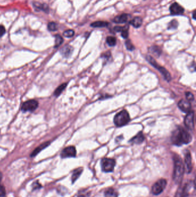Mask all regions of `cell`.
Wrapping results in <instances>:
<instances>
[{
    "label": "cell",
    "mask_w": 196,
    "mask_h": 197,
    "mask_svg": "<svg viewBox=\"0 0 196 197\" xmlns=\"http://www.w3.org/2000/svg\"><path fill=\"white\" fill-rule=\"evenodd\" d=\"M192 137L190 133L181 127H177L171 136L172 143L177 146L187 144L191 142Z\"/></svg>",
    "instance_id": "cell-1"
},
{
    "label": "cell",
    "mask_w": 196,
    "mask_h": 197,
    "mask_svg": "<svg viewBox=\"0 0 196 197\" xmlns=\"http://www.w3.org/2000/svg\"><path fill=\"white\" fill-rule=\"evenodd\" d=\"M173 160L174 170L173 174V179L176 184H181L185 172L184 164L181 157L176 154H175L173 156Z\"/></svg>",
    "instance_id": "cell-2"
},
{
    "label": "cell",
    "mask_w": 196,
    "mask_h": 197,
    "mask_svg": "<svg viewBox=\"0 0 196 197\" xmlns=\"http://www.w3.org/2000/svg\"><path fill=\"white\" fill-rule=\"evenodd\" d=\"M130 121V117L126 110L124 109L116 114L114 118V123L118 127L126 125Z\"/></svg>",
    "instance_id": "cell-3"
},
{
    "label": "cell",
    "mask_w": 196,
    "mask_h": 197,
    "mask_svg": "<svg viewBox=\"0 0 196 197\" xmlns=\"http://www.w3.org/2000/svg\"><path fill=\"white\" fill-rule=\"evenodd\" d=\"M147 60L151 65H152L154 68H155L161 72V73L163 75L164 79H165L166 80H167V81H170L171 79V75L170 73L166 70L165 68H163L161 66L159 65L153 57L151 56H147Z\"/></svg>",
    "instance_id": "cell-4"
},
{
    "label": "cell",
    "mask_w": 196,
    "mask_h": 197,
    "mask_svg": "<svg viewBox=\"0 0 196 197\" xmlns=\"http://www.w3.org/2000/svg\"><path fill=\"white\" fill-rule=\"evenodd\" d=\"M116 166V161L113 158H104L101 161L102 171L106 173L113 172Z\"/></svg>",
    "instance_id": "cell-5"
},
{
    "label": "cell",
    "mask_w": 196,
    "mask_h": 197,
    "mask_svg": "<svg viewBox=\"0 0 196 197\" xmlns=\"http://www.w3.org/2000/svg\"><path fill=\"white\" fill-rule=\"evenodd\" d=\"M167 186V181L165 179H161L155 182L152 187L151 192L153 195H158L161 194L165 189Z\"/></svg>",
    "instance_id": "cell-6"
},
{
    "label": "cell",
    "mask_w": 196,
    "mask_h": 197,
    "mask_svg": "<svg viewBox=\"0 0 196 197\" xmlns=\"http://www.w3.org/2000/svg\"><path fill=\"white\" fill-rule=\"evenodd\" d=\"M38 107V102L35 100H30L24 102L22 105V109L23 111H34Z\"/></svg>",
    "instance_id": "cell-7"
},
{
    "label": "cell",
    "mask_w": 196,
    "mask_h": 197,
    "mask_svg": "<svg viewBox=\"0 0 196 197\" xmlns=\"http://www.w3.org/2000/svg\"><path fill=\"white\" fill-rule=\"evenodd\" d=\"M185 170L187 174H190L193 170V166H192V156L190 153L189 150H186V152L185 153Z\"/></svg>",
    "instance_id": "cell-8"
},
{
    "label": "cell",
    "mask_w": 196,
    "mask_h": 197,
    "mask_svg": "<svg viewBox=\"0 0 196 197\" xmlns=\"http://www.w3.org/2000/svg\"><path fill=\"white\" fill-rule=\"evenodd\" d=\"M77 154L75 148L73 146L66 147L62 152L61 157L62 158H75Z\"/></svg>",
    "instance_id": "cell-9"
},
{
    "label": "cell",
    "mask_w": 196,
    "mask_h": 197,
    "mask_svg": "<svg viewBox=\"0 0 196 197\" xmlns=\"http://www.w3.org/2000/svg\"><path fill=\"white\" fill-rule=\"evenodd\" d=\"M184 124L187 129L192 130L194 128V113L190 111L186 115L184 119Z\"/></svg>",
    "instance_id": "cell-10"
},
{
    "label": "cell",
    "mask_w": 196,
    "mask_h": 197,
    "mask_svg": "<svg viewBox=\"0 0 196 197\" xmlns=\"http://www.w3.org/2000/svg\"><path fill=\"white\" fill-rule=\"evenodd\" d=\"M179 109L185 113H188L190 111L191 109V104L189 101L186 99H182L179 101L178 103Z\"/></svg>",
    "instance_id": "cell-11"
},
{
    "label": "cell",
    "mask_w": 196,
    "mask_h": 197,
    "mask_svg": "<svg viewBox=\"0 0 196 197\" xmlns=\"http://www.w3.org/2000/svg\"><path fill=\"white\" fill-rule=\"evenodd\" d=\"M170 11L173 15H181L184 12V9L179 4L174 2L170 6Z\"/></svg>",
    "instance_id": "cell-12"
},
{
    "label": "cell",
    "mask_w": 196,
    "mask_h": 197,
    "mask_svg": "<svg viewBox=\"0 0 196 197\" xmlns=\"http://www.w3.org/2000/svg\"><path fill=\"white\" fill-rule=\"evenodd\" d=\"M190 184L191 183H186L183 187L182 186L179 188L175 197H186L190 188Z\"/></svg>",
    "instance_id": "cell-13"
},
{
    "label": "cell",
    "mask_w": 196,
    "mask_h": 197,
    "mask_svg": "<svg viewBox=\"0 0 196 197\" xmlns=\"http://www.w3.org/2000/svg\"><path fill=\"white\" fill-rule=\"evenodd\" d=\"M144 139H145V138H144L143 133L142 131H140L138 134H137L134 137H133L132 139H131L130 142L133 144H140L144 141Z\"/></svg>",
    "instance_id": "cell-14"
},
{
    "label": "cell",
    "mask_w": 196,
    "mask_h": 197,
    "mask_svg": "<svg viewBox=\"0 0 196 197\" xmlns=\"http://www.w3.org/2000/svg\"><path fill=\"white\" fill-rule=\"evenodd\" d=\"M73 51V47H71L69 45H66L65 46H64L61 50L62 55L66 58L70 57V55L72 54Z\"/></svg>",
    "instance_id": "cell-15"
},
{
    "label": "cell",
    "mask_w": 196,
    "mask_h": 197,
    "mask_svg": "<svg viewBox=\"0 0 196 197\" xmlns=\"http://www.w3.org/2000/svg\"><path fill=\"white\" fill-rule=\"evenodd\" d=\"M127 20H128L127 14L126 13H123V14L116 16L115 18H114L113 22L115 23H118V24H122V23H126L127 22Z\"/></svg>",
    "instance_id": "cell-16"
},
{
    "label": "cell",
    "mask_w": 196,
    "mask_h": 197,
    "mask_svg": "<svg viewBox=\"0 0 196 197\" xmlns=\"http://www.w3.org/2000/svg\"><path fill=\"white\" fill-rule=\"evenodd\" d=\"M82 168H78L73 171L71 176V181L73 183H74V182L78 179L81 174L82 173Z\"/></svg>",
    "instance_id": "cell-17"
},
{
    "label": "cell",
    "mask_w": 196,
    "mask_h": 197,
    "mask_svg": "<svg viewBox=\"0 0 196 197\" xmlns=\"http://www.w3.org/2000/svg\"><path fill=\"white\" fill-rule=\"evenodd\" d=\"M143 20L140 17H135L132 20L130 21V23L135 28H139L142 25Z\"/></svg>",
    "instance_id": "cell-18"
},
{
    "label": "cell",
    "mask_w": 196,
    "mask_h": 197,
    "mask_svg": "<svg viewBox=\"0 0 196 197\" xmlns=\"http://www.w3.org/2000/svg\"><path fill=\"white\" fill-rule=\"evenodd\" d=\"M150 51L154 56H155L157 58L159 57L162 53L161 49L157 46H154L151 47L150 48Z\"/></svg>",
    "instance_id": "cell-19"
},
{
    "label": "cell",
    "mask_w": 196,
    "mask_h": 197,
    "mask_svg": "<svg viewBox=\"0 0 196 197\" xmlns=\"http://www.w3.org/2000/svg\"><path fill=\"white\" fill-rule=\"evenodd\" d=\"M49 145H50L49 142H47L44 143L43 144H41L40 146H39V147H38L37 148H36L34 150V151L32 153L31 155V157H34L36 155H37L38 153H39L40 152H41L43 149L46 148Z\"/></svg>",
    "instance_id": "cell-20"
},
{
    "label": "cell",
    "mask_w": 196,
    "mask_h": 197,
    "mask_svg": "<svg viewBox=\"0 0 196 197\" xmlns=\"http://www.w3.org/2000/svg\"><path fill=\"white\" fill-rule=\"evenodd\" d=\"M118 194L114 188L107 189L105 192V197H118Z\"/></svg>",
    "instance_id": "cell-21"
},
{
    "label": "cell",
    "mask_w": 196,
    "mask_h": 197,
    "mask_svg": "<svg viewBox=\"0 0 196 197\" xmlns=\"http://www.w3.org/2000/svg\"><path fill=\"white\" fill-rule=\"evenodd\" d=\"M109 25L108 23L104 21H97V22H93L90 24V26L93 28H103L106 27Z\"/></svg>",
    "instance_id": "cell-22"
},
{
    "label": "cell",
    "mask_w": 196,
    "mask_h": 197,
    "mask_svg": "<svg viewBox=\"0 0 196 197\" xmlns=\"http://www.w3.org/2000/svg\"><path fill=\"white\" fill-rule=\"evenodd\" d=\"M36 9H38V10H43L45 12H48L49 10V8L48 6L45 4H42L38 2H36V4H34Z\"/></svg>",
    "instance_id": "cell-23"
},
{
    "label": "cell",
    "mask_w": 196,
    "mask_h": 197,
    "mask_svg": "<svg viewBox=\"0 0 196 197\" xmlns=\"http://www.w3.org/2000/svg\"><path fill=\"white\" fill-rule=\"evenodd\" d=\"M67 86V84L64 83L61 85L59 87L57 88V89L55 90V91L54 92V95L56 96H58L61 94L62 92L64 91V89H65L66 87Z\"/></svg>",
    "instance_id": "cell-24"
},
{
    "label": "cell",
    "mask_w": 196,
    "mask_h": 197,
    "mask_svg": "<svg viewBox=\"0 0 196 197\" xmlns=\"http://www.w3.org/2000/svg\"><path fill=\"white\" fill-rule=\"evenodd\" d=\"M117 42L116 38L114 36H108L106 38V43L109 46H114Z\"/></svg>",
    "instance_id": "cell-25"
},
{
    "label": "cell",
    "mask_w": 196,
    "mask_h": 197,
    "mask_svg": "<svg viewBox=\"0 0 196 197\" xmlns=\"http://www.w3.org/2000/svg\"><path fill=\"white\" fill-rule=\"evenodd\" d=\"M63 42V39L61 36L59 35H57L55 36V47H58L59 46H61Z\"/></svg>",
    "instance_id": "cell-26"
},
{
    "label": "cell",
    "mask_w": 196,
    "mask_h": 197,
    "mask_svg": "<svg viewBox=\"0 0 196 197\" xmlns=\"http://www.w3.org/2000/svg\"><path fill=\"white\" fill-rule=\"evenodd\" d=\"M178 26V23L175 20H173L172 21L170 22L169 26H168V29L169 30H174L176 29Z\"/></svg>",
    "instance_id": "cell-27"
},
{
    "label": "cell",
    "mask_w": 196,
    "mask_h": 197,
    "mask_svg": "<svg viewBox=\"0 0 196 197\" xmlns=\"http://www.w3.org/2000/svg\"><path fill=\"white\" fill-rule=\"evenodd\" d=\"M48 30L50 31H55L58 30V26L55 22H50L48 24Z\"/></svg>",
    "instance_id": "cell-28"
},
{
    "label": "cell",
    "mask_w": 196,
    "mask_h": 197,
    "mask_svg": "<svg viewBox=\"0 0 196 197\" xmlns=\"http://www.w3.org/2000/svg\"><path fill=\"white\" fill-rule=\"evenodd\" d=\"M126 49L130 50V51H132L135 49L134 46L132 44V42L130 40H127L126 42Z\"/></svg>",
    "instance_id": "cell-29"
},
{
    "label": "cell",
    "mask_w": 196,
    "mask_h": 197,
    "mask_svg": "<svg viewBox=\"0 0 196 197\" xmlns=\"http://www.w3.org/2000/svg\"><path fill=\"white\" fill-rule=\"evenodd\" d=\"M63 35L66 38H71L74 35V31L73 30H68L63 32Z\"/></svg>",
    "instance_id": "cell-30"
},
{
    "label": "cell",
    "mask_w": 196,
    "mask_h": 197,
    "mask_svg": "<svg viewBox=\"0 0 196 197\" xmlns=\"http://www.w3.org/2000/svg\"><path fill=\"white\" fill-rule=\"evenodd\" d=\"M126 30H128V27L116 26L114 28V31L118 32H122V31Z\"/></svg>",
    "instance_id": "cell-31"
},
{
    "label": "cell",
    "mask_w": 196,
    "mask_h": 197,
    "mask_svg": "<svg viewBox=\"0 0 196 197\" xmlns=\"http://www.w3.org/2000/svg\"><path fill=\"white\" fill-rule=\"evenodd\" d=\"M186 100L189 101H193L194 99V95L190 92H186Z\"/></svg>",
    "instance_id": "cell-32"
},
{
    "label": "cell",
    "mask_w": 196,
    "mask_h": 197,
    "mask_svg": "<svg viewBox=\"0 0 196 197\" xmlns=\"http://www.w3.org/2000/svg\"><path fill=\"white\" fill-rule=\"evenodd\" d=\"M6 194L5 188L4 186L0 185V197H4Z\"/></svg>",
    "instance_id": "cell-33"
},
{
    "label": "cell",
    "mask_w": 196,
    "mask_h": 197,
    "mask_svg": "<svg viewBox=\"0 0 196 197\" xmlns=\"http://www.w3.org/2000/svg\"><path fill=\"white\" fill-rule=\"evenodd\" d=\"M5 32H6V30H5L4 27L2 25H0V38L4 35L5 34Z\"/></svg>",
    "instance_id": "cell-34"
},
{
    "label": "cell",
    "mask_w": 196,
    "mask_h": 197,
    "mask_svg": "<svg viewBox=\"0 0 196 197\" xmlns=\"http://www.w3.org/2000/svg\"><path fill=\"white\" fill-rule=\"evenodd\" d=\"M122 36L124 39H126L128 36V30H126L122 32Z\"/></svg>",
    "instance_id": "cell-35"
},
{
    "label": "cell",
    "mask_w": 196,
    "mask_h": 197,
    "mask_svg": "<svg viewBox=\"0 0 196 197\" xmlns=\"http://www.w3.org/2000/svg\"><path fill=\"white\" fill-rule=\"evenodd\" d=\"M40 187H41V185L38 182H36V183H34V189H38Z\"/></svg>",
    "instance_id": "cell-36"
},
{
    "label": "cell",
    "mask_w": 196,
    "mask_h": 197,
    "mask_svg": "<svg viewBox=\"0 0 196 197\" xmlns=\"http://www.w3.org/2000/svg\"><path fill=\"white\" fill-rule=\"evenodd\" d=\"M193 19H196V11H194V12L193 13Z\"/></svg>",
    "instance_id": "cell-37"
},
{
    "label": "cell",
    "mask_w": 196,
    "mask_h": 197,
    "mask_svg": "<svg viewBox=\"0 0 196 197\" xmlns=\"http://www.w3.org/2000/svg\"><path fill=\"white\" fill-rule=\"evenodd\" d=\"M2 178V173L0 172V182L1 181Z\"/></svg>",
    "instance_id": "cell-38"
}]
</instances>
